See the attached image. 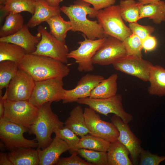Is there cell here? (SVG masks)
Returning <instances> with one entry per match:
<instances>
[{
  "instance_id": "obj_43",
  "label": "cell",
  "mask_w": 165,
  "mask_h": 165,
  "mask_svg": "<svg viewBox=\"0 0 165 165\" xmlns=\"http://www.w3.org/2000/svg\"><path fill=\"white\" fill-rule=\"evenodd\" d=\"M48 4L51 6L57 7L59 6V4L63 0H46Z\"/></svg>"
},
{
  "instance_id": "obj_22",
  "label": "cell",
  "mask_w": 165,
  "mask_h": 165,
  "mask_svg": "<svg viewBox=\"0 0 165 165\" xmlns=\"http://www.w3.org/2000/svg\"><path fill=\"white\" fill-rule=\"evenodd\" d=\"M108 165H133L127 148L117 140L110 143L107 151Z\"/></svg>"
},
{
  "instance_id": "obj_11",
  "label": "cell",
  "mask_w": 165,
  "mask_h": 165,
  "mask_svg": "<svg viewBox=\"0 0 165 165\" xmlns=\"http://www.w3.org/2000/svg\"><path fill=\"white\" fill-rule=\"evenodd\" d=\"M84 115L89 134L101 138L110 142L118 140L119 132L116 126L102 120L100 116L90 107L84 110Z\"/></svg>"
},
{
  "instance_id": "obj_8",
  "label": "cell",
  "mask_w": 165,
  "mask_h": 165,
  "mask_svg": "<svg viewBox=\"0 0 165 165\" xmlns=\"http://www.w3.org/2000/svg\"><path fill=\"white\" fill-rule=\"evenodd\" d=\"M121 95L116 94L105 99H94L89 97L78 99V103L85 105L97 112L105 116L113 113L119 116L125 123H129L133 119V116L126 112L123 106Z\"/></svg>"
},
{
  "instance_id": "obj_18",
  "label": "cell",
  "mask_w": 165,
  "mask_h": 165,
  "mask_svg": "<svg viewBox=\"0 0 165 165\" xmlns=\"http://www.w3.org/2000/svg\"><path fill=\"white\" fill-rule=\"evenodd\" d=\"M67 144L58 137L55 136L50 144L42 149L37 148L39 165H53L56 164L61 154L68 151Z\"/></svg>"
},
{
  "instance_id": "obj_26",
  "label": "cell",
  "mask_w": 165,
  "mask_h": 165,
  "mask_svg": "<svg viewBox=\"0 0 165 165\" xmlns=\"http://www.w3.org/2000/svg\"><path fill=\"white\" fill-rule=\"evenodd\" d=\"M163 1L154 3L142 5L140 4L139 6L140 19L148 17L152 20L156 24H160L165 21V14L163 6Z\"/></svg>"
},
{
  "instance_id": "obj_40",
  "label": "cell",
  "mask_w": 165,
  "mask_h": 165,
  "mask_svg": "<svg viewBox=\"0 0 165 165\" xmlns=\"http://www.w3.org/2000/svg\"><path fill=\"white\" fill-rule=\"evenodd\" d=\"M142 41L143 49L145 52L152 51L157 46V40L155 37L151 35L147 36Z\"/></svg>"
},
{
  "instance_id": "obj_39",
  "label": "cell",
  "mask_w": 165,
  "mask_h": 165,
  "mask_svg": "<svg viewBox=\"0 0 165 165\" xmlns=\"http://www.w3.org/2000/svg\"><path fill=\"white\" fill-rule=\"evenodd\" d=\"M93 5L97 11L114 5L116 0H81Z\"/></svg>"
},
{
  "instance_id": "obj_4",
  "label": "cell",
  "mask_w": 165,
  "mask_h": 165,
  "mask_svg": "<svg viewBox=\"0 0 165 165\" xmlns=\"http://www.w3.org/2000/svg\"><path fill=\"white\" fill-rule=\"evenodd\" d=\"M96 18L107 35L123 41L132 34L123 20L119 5H112L98 11Z\"/></svg>"
},
{
  "instance_id": "obj_13",
  "label": "cell",
  "mask_w": 165,
  "mask_h": 165,
  "mask_svg": "<svg viewBox=\"0 0 165 165\" xmlns=\"http://www.w3.org/2000/svg\"><path fill=\"white\" fill-rule=\"evenodd\" d=\"M127 55L123 41L107 35L105 41L92 59L93 64L102 66L112 64Z\"/></svg>"
},
{
  "instance_id": "obj_37",
  "label": "cell",
  "mask_w": 165,
  "mask_h": 165,
  "mask_svg": "<svg viewBox=\"0 0 165 165\" xmlns=\"http://www.w3.org/2000/svg\"><path fill=\"white\" fill-rule=\"evenodd\" d=\"M128 26L132 33L142 40L147 36L151 35L155 31L154 28L152 26L141 25L137 22L129 23Z\"/></svg>"
},
{
  "instance_id": "obj_32",
  "label": "cell",
  "mask_w": 165,
  "mask_h": 165,
  "mask_svg": "<svg viewBox=\"0 0 165 165\" xmlns=\"http://www.w3.org/2000/svg\"><path fill=\"white\" fill-rule=\"evenodd\" d=\"M18 69V64L14 62L10 61L0 62V90L7 88Z\"/></svg>"
},
{
  "instance_id": "obj_6",
  "label": "cell",
  "mask_w": 165,
  "mask_h": 165,
  "mask_svg": "<svg viewBox=\"0 0 165 165\" xmlns=\"http://www.w3.org/2000/svg\"><path fill=\"white\" fill-rule=\"evenodd\" d=\"M63 79L55 78L35 82L29 102L39 108L46 102L62 100L65 90Z\"/></svg>"
},
{
  "instance_id": "obj_31",
  "label": "cell",
  "mask_w": 165,
  "mask_h": 165,
  "mask_svg": "<svg viewBox=\"0 0 165 165\" xmlns=\"http://www.w3.org/2000/svg\"><path fill=\"white\" fill-rule=\"evenodd\" d=\"M140 3L135 0H121L120 12L123 20L129 23L137 22L140 20L139 6Z\"/></svg>"
},
{
  "instance_id": "obj_25",
  "label": "cell",
  "mask_w": 165,
  "mask_h": 165,
  "mask_svg": "<svg viewBox=\"0 0 165 165\" xmlns=\"http://www.w3.org/2000/svg\"><path fill=\"white\" fill-rule=\"evenodd\" d=\"M46 22L49 26L50 33L59 40L65 42L67 33L72 29L70 21L65 20L60 13L53 16Z\"/></svg>"
},
{
  "instance_id": "obj_46",
  "label": "cell",
  "mask_w": 165,
  "mask_h": 165,
  "mask_svg": "<svg viewBox=\"0 0 165 165\" xmlns=\"http://www.w3.org/2000/svg\"><path fill=\"white\" fill-rule=\"evenodd\" d=\"M163 9L164 13L165 14V2H164V5H163Z\"/></svg>"
},
{
  "instance_id": "obj_34",
  "label": "cell",
  "mask_w": 165,
  "mask_h": 165,
  "mask_svg": "<svg viewBox=\"0 0 165 165\" xmlns=\"http://www.w3.org/2000/svg\"><path fill=\"white\" fill-rule=\"evenodd\" d=\"M54 133L56 136L62 139L67 144L69 148L68 151L71 154L73 152L77 151L76 147L80 138L72 131L65 126L57 129Z\"/></svg>"
},
{
  "instance_id": "obj_42",
  "label": "cell",
  "mask_w": 165,
  "mask_h": 165,
  "mask_svg": "<svg viewBox=\"0 0 165 165\" xmlns=\"http://www.w3.org/2000/svg\"><path fill=\"white\" fill-rule=\"evenodd\" d=\"M2 95V90H0V119L3 118L5 112V98Z\"/></svg>"
},
{
  "instance_id": "obj_23",
  "label": "cell",
  "mask_w": 165,
  "mask_h": 165,
  "mask_svg": "<svg viewBox=\"0 0 165 165\" xmlns=\"http://www.w3.org/2000/svg\"><path fill=\"white\" fill-rule=\"evenodd\" d=\"M148 89L149 94L160 97L165 96V69L158 65H153L149 74Z\"/></svg>"
},
{
  "instance_id": "obj_29",
  "label": "cell",
  "mask_w": 165,
  "mask_h": 165,
  "mask_svg": "<svg viewBox=\"0 0 165 165\" xmlns=\"http://www.w3.org/2000/svg\"><path fill=\"white\" fill-rule=\"evenodd\" d=\"M110 142L101 138L87 134L81 137L76 149L85 148L107 152Z\"/></svg>"
},
{
  "instance_id": "obj_24",
  "label": "cell",
  "mask_w": 165,
  "mask_h": 165,
  "mask_svg": "<svg viewBox=\"0 0 165 165\" xmlns=\"http://www.w3.org/2000/svg\"><path fill=\"white\" fill-rule=\"evenodd\" d=\"M118 76L113 74L104 79L91 91L89 97L94 99H105L115 95L117 91Z\"/></svg>"
},
{
  "instance_id": "obj_35",
  "label": "cell",
  "mask_w": 165,
  "mask_h": 165,
  "mask_svg": "<svg viewBox=\"0 0 165 165\" xmlns=\"http://www.w3.org/2000/svg\"><path fill=\"white\" fill-rule=\"evenodd\" d=\"M127 55L142 57V41L138 36L132 33L123 41Z\"/></svg>"
},
{
  "instance_id": "obj_27",
  "label": "cell",
  "mask_w": 165,
  "mask_h": 165,
  "mask_svg": "<svg viewBox=\"0 0 165 165\" xmlns=\"http://www.w3.org/2000/svg\"><path fill=\"white\" fill-rule=\"evenodd\" d=\"M26 54L25 50L18 45L0 41V62L10 61L18 64Z\"/></svg>"
},
{
  "instance_id": "obj_19",
  "label": "cell",
  "mask_w": 165,
  "mask_h": 165,
  "mask_svg": "<svg viewBox=\"0 0 165 165\" xmlns=\"http://www.w3.org/2000/svg\"><path fill=\"white\" fill-rule=\"evenodd\" d=\"M35 10L34 14L27 24L29 28H33L61 12L59 6L53 7L50 6L46 0H36Z\"/></svg>"
},
{
  "instance_id": "obj_20",
  "label": "cell",
  "mask_w": 165,
  "mask_h": 165,
  "mask_svg": "<svg viewBox=\"0 0 165 165\" xmlns=\"http://www.w3.org/2000/svg\"><path fill=\"white\" fill-rule=\"evenodd\" d=\"M9 158L13 165H38L39 159L37 149L20 148L10 151Z\"/></svg>"
},
{
  "instance_id": "obj_21",
  "label": "cell",
  "mask_w": 165,
  "mask_h": 165,
  "mask_svg": "<svg viewBox=\"0 0 165 165\" xmlns=\"http://www.w3.org/2000/svg\"><path fill=\"white\" fill-rule=\"evenodd\" d=\"M64 124L77 135L81 137L89 134L84 115V111L82 107L77 105L70 112L69 116Z\"/></svg>"
},
{
  "instance_id": "obj_45",
  "label": "cell",
  "mask_w": 165,
  "mask_h": 165,
  "mask_svg": "<svg viewBox=\"0 0 165 165\" xmlns=\"http://www.w3.org/2000/svg\"><path fill=\"white\" fill-rule=\"evenodd\" d=\"M6 0H0V4L1 6L4 5Z\"/></svg>"
},
{
  "instance_id": "obj_47",
  "label": "cell",
  "mask_w": 165,
  "mask_h": 165,
  "mask_svg": "<svg viewBox=\"0 0 165 165\" xmlns=\"http://www.w3.org/2000/svg\"><path fill=\"white\" fill-rule=\"evenodd\" d=\"M35 0V1H36V0Z\"/></svg>"
},
{
  "instance_id": "obj_44",
  "label": "cell",
  "mask_w": 165,
  "mask_h": 165,
  "mask_svg": "<svg viewBox=\"0 0 165 165\" xmlns=\"http://www.w3.org/2000/svg\"><path fill=\"white\" fill-rule=\"evenodd\" d=\"M138 2L142 5L156 3L160 2V0H138Z\"/></svg>"
},
{
  "instance_id": "obj_28",
  "label": "cell",
  "mask_w": 165,
  "mask_h": 165,
  "mask_svg": "<svg viewBox=\"0 0 165 165\" xmlns=\"http://www.w3.org/2000/svg\"><path fill=\"white\" fill-rule=\"evenodd\" d=\"M24 19L19 13L9 12L0 29V37L12 35L20 31L24 25Z\"/></svg>"
},
{
  "instance_id": "obj_7",
  "label": "cell",
  "mask_w": 165,
  "mask_h": 165,
  "mask_svg": "<svg viewBox=\"0 0 165 165\" xmlns=\"http://www.w3.org/2000/svg\"><path fill=\"white\" fill-rule=\"evenodd\" d=\"M29 128L0 119V138L9 150L20 148H38V144L35 139H28L24 136Z\"/></svg>"
},
{
  "instance_id": "obj_5",
  "label": "cell",
  "mask_w": 165,
  "mask_h": 165,
  "mask_svg": "<svg viewBox=\"0 0 165 165\" xmlns=\"http://www.w3.org/2000/svg\"><path fill=\"white\" fill-rule=\"evenodd\" d=\"M39 108L29 101H12L5 99L3 118L29 128L37 118Z\"/></svg>"
},
{
  "instance_id": "obj_12",
  "label": "cell",
  "mask_w": 165,
  "mask_h": 165,
  "mask_svg": "<svg viewBox=\"0 0 165 165\" xmlns=\"http://www.w3.org/2000/svg\"><path fill=\"white\" fill-rule=\"evenodd\" d=\"M35 85L32 77L19 68L16 75L10 81L3 96L12 101H29Z\"/></svg>"
},
{
  "instance_id": "obj_30",
  "label": "cell",
  "mask_w": 165,
  "mask_h": 165,
  "mask_svg": "<svg viewBox=\"0 0 165 165\" xmlns=\"http://www.w3.org/2000/svg\"><path fill=\"white\" fill-rule=\"evenodd\" d=\"M35 0H6L1 10L8 14L12 12L19 13L27 11L33 15L35 10Z\"/></svg>"
},
{
  "instance_id": "obj_36",
  "label": "cell",
  "mask_w": 165,
  "mask_h": 165,
  "mask_svg": "<svg viewBox=\"0 0 165 165\" xmlns=\"http://www.w3.org/2000/svg\"><path fill=\"white\" fill-rule=\"evenodd\" d=\"M165 160V156H159L142 148L140 154L138 165H159Z\"/></svg>"
},
{
  "instance_id": "obj_33",
  "label": "cell",
  "mask_w": 165,
  "mask_h": 165,
  "mask_svg": "<svg viewBox=\"0 0 165 165\" xmlns=\"http://www.w3.org/2000/svg\"><path fill=\"white\" fill-rule=\"evenodd\" d=\"M78 154L93 165H108L107 152L85 148L78 150Z\"/></svg>"
},
{
  "instance_id": "obj_14",
  "label": "cell",
  "mask_w": 165,
  "mask_h": 165,
  "mask_svg": "<svg viewBox=\"0 0 165 165\" xmlns=\"http://www.w3.org/2000/svg\"><path fill=\"white\" fill-rule=\"evenodd\" d=\"M114 68L123 73L148 81L149 74L153 65L142 57L127 55L112 64Z\"/></svg>"
},
{
  "instance_id": "obj_41",
  "label": "cell",
  "mask_w": 165,
  "mask_h": 165,
  "mask_svg": "<svg viewBox=\"0 0 165 165\" xmlns=\"http://www.w3.org/2000/svg\"><path fill=\"white\" fill-rule=\"evenodd\" d=\"M0 165H13L9 158L8 154L0 153Z\"/></svg>"
},
{
  "instance_id": "obj_10",
  "label": "cell",
  "mask_w": 165,
  "mask_h": 165,
  "mask_svg": "<svg viewBox=\"0 0 165 165\" xmlns=\"http://www.w3.org/2000/svg\"><path fill=\"white\" fill-rule=\"evenodd\" d=\"M84 40L78 42L79 46L72 50L67 55L68 58H73L78 65V70L80 72H90L94 68L92 59L99 48L106 40L107 36L95 40L88 38L84 35Z\"/></svg>"
},
{
  "instance_id": "obj_16",
  "label": "cell",
  "mask_w": 165,
  "mask_h": 165,
  "mask_svg": "<svg viewBox=\"0 0 165 165\" xmlns=\"http://www.w3.org/2000/svg\"><path fill=\"white\" fill-rule=\"evenodd\" d=\"M104 79L102 75L87 74L79 80L74 89L64 90L63 103L76 102L81 98L90 97L91 91Z\"/></svg>"
},
{
  "instance_id": "obj_9",
  "label": "cell",
  "mask_w": 165,
  "mask_h": 165,
  "mask_svg": "<svg viewBox=\"0 0 165 165\" xmlns=\"http://www.w3.org/2000/svg\"><path fill=\"white\" fill-rule=\"evenodd\" d=\"M37 31L40 33L41 38L32 53L49 57L64 64L68 63L69 49L65 42L58 40L42 25L38 26Z\"/></svg>"
},
{
  "instance_id": "obj_15",
  "label": "cell",
  "mask_w": 165,
  "mask_h": 165,
  "mask_svg": "<svg viewBox=\"0 0 165 165\" xmlns=\"http://www.w3.org/2000/svg\"><path fill=\"white\" fill-rule=\"evenodd\" d=\"M111 120L119 132L118 140L129 150L133 165H138L140 154L142 148L141 141L131 131L128 123L124 122L119 116L114 114L111 118Z\"/></svg>"
},
{
  "instance_id": "obj_3",
  "label": "cell",
  "mask_w": 165,
  "mask_h": 165,
  "mask_svg": "<svg viewBox=\"0 0 165 165\" xmlns=\"http://www.w3.org/2000/svg\"><path fill=\"white\" fill-rule=\"evenodd\" d=\"M49 102L42 105L39 108L37 119L29 128V134L35 135L38 142L37 148L44 149L51 142V135L58 128L64 127V123L61 121L58 115L54 113L51 104Z\"/></svg>"
},
{
  "instance_id": "obj_17",
  "label": "cell",
  "mask_w": 165,
  "mask_h": 165,
  "mask_svg": "<svg viewBox=\"0 0 165 165\" xmlns=\"http://www.w3.org/2000/svg\"><path fill=\"white\" fill-rule=\"evenodd\" d=\"M27 24L15 34L6 37L0 38V41L5 42L18 45L26 51L27 53H32L36 50V46L41 38L40 33L38 32L33 35L30 32Z\"/></svg>"
},
{
  "instance_id": "obj_1",
  "label": "cell",
  "mask_w": 165,
  "mask_h": 165,
  "mask_svg": "<svg viewBox=\"0 0 165 165\" xmlns=\"http://www.w3.org/2000/svg\"><path fill=\"white\" fill-rule=\"evenodd\" d=\"M90 4L81 0H77L74 4L60 7L61 12L69 19L72 25L71 31L83 33L88 38L95 40L103 38L107 35L98 21L89 20L96 17L97 12L90 6Z\"/></svg>"
},
{
  "instance_id": "obj_38",
  "label": "cell",
  "mask_w": 165,
  "mask_h": 165,
  "mask_svg": "<svg viewBox=\"0 0 165 165\" xmlns=\"http://www.w3.org/2000/svg\"><path fill=\"white\" fill-rule=\"evenodd\" d=\"M77 151L73 152L68 157H60L56 165H93L85 161L78 155Z\"/></svg>"
},
{
  "instance_id": "obj_2",
  "label": "cell",
  "mask_w": 165,
  "mask_h": 165,
  "mask_svg": "<svg viewBox=\"0 0 165 165\" xmlns=\"http://www.w3.org/2000/svg\"><path fill=\"white\" fill-rule=\"evenodd\" d=\"M65 64L49 57L27 53L18 66L37 82L50 79L63 78L67 76L70 69Z\"/></svg>"
}]
</instances>
